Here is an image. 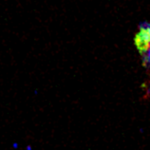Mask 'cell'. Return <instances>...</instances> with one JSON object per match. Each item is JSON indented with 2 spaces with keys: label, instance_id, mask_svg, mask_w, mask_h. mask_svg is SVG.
<instances>
[{
  "label": "cell",
  "instance_id": "7a4b0ae2",
  "mask_svg": "<svg viewBox=\"0 0 150 150\" xmlns=\"http://www.w3.org/2000/svg\"><path fill=\"white\" fill-rule=\"evenodd\" d=\"M149 31H150V25H149Z\"/></svg>",
  "mask_w": 150,
  "mask_h": 150
},
{
  "label": "cell",
  "instance_id": "6da1fadb",
  "mask_svg": "<svg viewBox=\"0 0 150 150\" xmlns=\"http://www.w3.org/2000/svg\"><path fill=\"white\" fill-rule=\"evenodd\" d=\"M135 44L143 55H144L150 50V31L149 25L146 23L141 26L140 33L135 37Z\"/></svg>",
  "mask_w": 150,
  "mask_h": 150
}]
</instances>
